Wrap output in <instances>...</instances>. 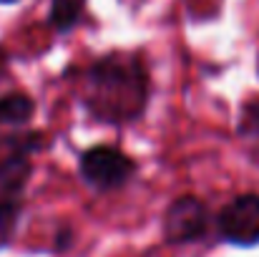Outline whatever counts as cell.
<instances>
[{
  "label": "cell",
  "mask_w": 259,
  "mask_h": 257,
  "mask_svg": "<svg viewBox=\"0 0 259 257\" xmlns=\"http://www.w3.org/2000/svg\"><path fill=\"white\" fill-rule=\"evenodd\" d=\"M149 103V74L139 58L111 53L96 61L83 79V106L103 124H131Z\"/></svg>",
  "instance_id": "6da1fadb"
},
{
  "label": "cell",
  "mask_w": 259,
  "mask_h": 257,
  "mask_svg": "<svg viewBox=\"0 0 259 257\" xmlns=\"http://www.w3.org/2000/svg\"><path fill=\"white\" fill-rule=\"evenodd\" d=\"M40 149V134H20L0 144V202H20L30 179V152Z\"/></svg>",
  "instance_id": "7a4b0ae2"
},
{
  "label": "cell",
  "mask_w": 259,
  "mask_h": 257,
  "mask_svg": "<svg viewBox=\"0 0 259 257\" xmlns=\"http://www.w3.org/2000/svg\"><path fill=\"white\" fill-rule=\"evenodd\" d=\"M217 232L227 245L257 247L259 245V194H239L217 217Z\"/></svg>",
  "instance_id": "3957f363"
},
{
  "label": "cell",
  "mask_w": 259,
  "mask_h": 257,
  "mask_svg": "<svg viewBox=\"0 0 259 257\" xmlns=\"http://www.w3.org/2000/svg\"><path fill=\"white\" fill-rule=\"evenodd\" d=\"M134 174H136L134 159L113 146H93V149L83 152V157H81L83 181L101 192L123 187Z\"/></svg>",
  "instance_id": "277c9868"
},
{
  "label": "cell",
  "mask_w": 259,
  "mask_h": 257,
  "mask_svg": "<svg viewBox=\"0 0 259 257\" xmlns=\"http://www.w3.org/2000/svg\"><path fill=\"white\" fill-rule=\"evenodd\" d=\"M209 230V209L199 197H179L174 199L164 214V240L169 245L196 242Z\"/></svg>",
  "instance_id": "5b68a950"
},
{
  "label": "cell",
  "mask_w": 259,
  "mask_h": 257,
  "mask_svg": "<svg viewBox=\"0 0 259 257\" xmlns=\"http://www.w3.org/2000/svg\"><path fill=\"white\" fill-rule=\"evenodd\" d=\"M35 103L25 93H5L0 96V121L3 124H25L30 121Z\"/></svg>",
  "instance_id": "8992f818"
},
{
  "label": "cell",
  "mask_w": 259,
  "mask_h": 257,
  "mask_svg": "<svg viewBox=\"0 0 259 257\" xmlns=\"http://www.w3.org/2000/svg\"><path fill=\"white\" fill-rule=\"evenodd\" d=\"M86 0H53L51 3V25L58 30H68L83 13Z\"/></svg>",
  "instance_id": "52a82bcc"
},
{
  "label": "cell",
  "mask_w": 259,
  "mask_h": 257,
  "mask_svg": "<svg viewBox=\"0 0 259 257\" xmlns=\"http://www.w3.org/2000/svg\"><path fill=\"white\" fill-rule=\"evenodd\" d=\"M20 212H23L20 202H0V250L10 245L20 222Z\"/></svg>",
  "instance_id": "ba28073f"
},
{
  "label": "cell",
  "mask_w": 259,
  "mask_h": 257,
  "mask_svg": "<svg viewBox=\"0 0 259 257\" xmlns=\"http://www.w3.org/2000/svg\"><path fill=\"white\" fill-rule=\"evenodd\" d=\"M239 134L259 139V101H249L242 108V119H239Z\"/></svg>",
  "instance_id": "9c48e42d"
},
{
  "label": "cell",
  "mask_w": 259,
  "mask_h": 257,
  "mask_svg": "<svg viewBox=\"0 0 259 257\" xmlns=\"http://www.w3.org/2000/svg\"><path fill=\"white\" fill-rule=\"evenodd\" d=\"M5 63H8V56H5V51L0 48V74H3V68H5Z\"/></svg>",
  "instance_id": "30bf717a"
},
{
  "label": "cell",
  "mask_w": 259,
  "mask_h": 257,
  "mask_svg": "<svg viewBox=\"0 0 259 257\" xmlns=\"http://www.w3.org/2000/svg\"><path fill=\"white\" fill-rule=\"evenodd\" d=\"M0 3H15V0H0Z\"/></svg>",
  "instance_id": "8fae6325"
}]
</instances>
